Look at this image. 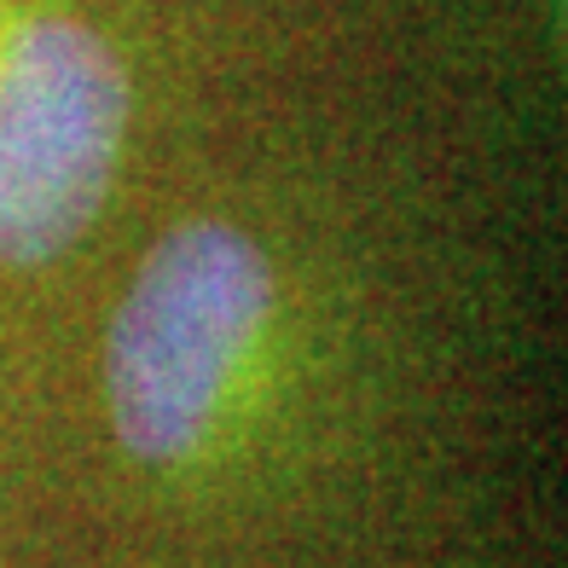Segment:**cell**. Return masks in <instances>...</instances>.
Segmentation results:
<instances>
[{
  "label": "cell",
  "instance_id": "obj_1",
  "mask_svg": "<svg viewBox=\"0 0 568 568\" xmlns=\"http://www.w3.org/2000/svg\"><path fill=\"white\" fill-rule=\"evenodd\" d=\"M273 307V273L239 226L192 221L145 255L116 307L105 395L122 447L145 464L186 458Z\"/></svg>",
  "mask_w": 568,
  "mask_h": 568
},
{
  "label": "cell",
  "instance_id": "obj_2",
  "mask_svg": "<svg viewBox=\"0 0 568 568\" xmlns=\"http://www.w3.org/2000/svg\"><path fill=\"white\" fill-rule=\"evenodd\" d=\"M128 128L122 64L88 23L36 18L0 53V262H47L93 226Z\"/></svg>",
  "mask_w": 568,
  "mask_h": 568
}]
</instances>
